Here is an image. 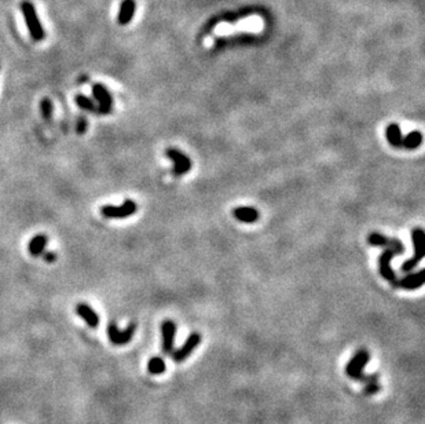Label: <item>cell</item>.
Instances as JSON below:
<instances>
[{"label":"cell","mask_w":425,"mask_h":424,"mask_svg":"<svg viewBox=\"0 0 425 424\" xmlns=\"http://www.w3.org/2000/svg\"><path fill=\"white\" fill-rule=\"evenodd\" d=\"M40 112H42V115H43V117L47 121H50L53 119V102L49 98H44L40 102Z\"/></svg>","instance_id":"44dd1931"},{"label":"cell","mask_w":425,"mask_h":424,"mask_svg":"<svg viewBox=\"0 0 425 424\" xmlns=\"http://www.w3.org/2000/svg\"><path fill=\"white\" fill-rule=\"evenodd\" d=\"M21 11L24 14L25 24L28 26V31L31 33L32 39L35 42H42L46 37V32H44L40 19L37 17L36 8H35L31 0H22L21 1Z\"/></svg>","instance_id":"6da1fadb"},{"label":"cell","mask_w":425,"mask_h":424,"mask_svg":"<svg viewBox=\"0 0 425 424\" xmlns=\"http://www.w3.org/2000/svg\"><path fill=\"white\" fill-rule=\"evenodd\" d=\"M412 242H413L414 255L413 258L407 259L401 266L402 273H410L417 267L419 263L425 256V233L421 228H416L412 230Z\"/></svg>","instance_id":"7a4b0ae2"},{"label":"cell","mask_w":425,"mask_h":424,"mask_svg":"<svg viewBox=\"0 0 425 424\" xmlns=\"http://www.w3.org/2000/svg\"><path fill=\"white\" fill-rule=\"evenodd\" d=\"M161 336H162V351L166 356H171L175 350V336H176V324L172 320H164L161 324Z\"/></svg>","instance_id":"ba28073f"},{"label":"cell","mask_w":425,"mask_h":424,"mask_svg":"<svg viewBox=\"0 0 425 424\" xmlns=\"http://www.w3.org/2000/svg\"><path fill=\"white\" fill-rule=\"evenodd\" d=\"M233 216L242 223H255L259 221L260 214L255 207H237L233 209Z\"/></svg>","instance_id":"4fadbf2b"},{"label":"cell","mask_w":425,"mask_h":424,"mask_svg":"<svg viewBox=\"0 0 425 424\" xmlns=\"http://www.w3.org/2000/svg\"><path fill=\"white\" fill-rule=\"evenodd\" d=\"M165 361L161 357H153L148 363V372L152 375H161L165 372Z\"/></svg>","instance_id":"d6986e66"},{"label":"cell","mask_w":425,"mask_h":424,"mask_svg":"<svg viewBox=\"0 0 425 424\" xmlns=\"http://www.w3.org/2000/svg\"><path fill=\"white\" fill-rule=\"evenodd\" d=\"M200 343H201V335L198 332L190 333L189 338L186 339L185 343L182 344L178 350H173V353L171 354L172 360L175 363H183L191 356V353L197 349Z\"/></svg>","instance_id":"52a82bcc"},{"label":"cell","mask_w":425,"mask_h":424,"mask_svg":"<svg viewBox=\"0 0 425 424\" xmlns=\"http://www.w3.org/2000/svg\"><path fill=\"white\" fill-rule=\"evenodd\" d=\"M395 258V253L391 249H384L380 256H378V273L381 274L384 280H387L388 283H394L396 281V274H395L394 269L391 267V262Z\"/></svg>","instance_id":"8fae6325"},{"label":"cell","mask_w":425,"mask_h":424,"mask_svg":"<svg viewBox=\"0 0 425 424\" xmlns=\"http://www.w3.org/2000/svg\"><path fill=\"white\" fill-rule=\"evenodd\" d=\"M93 95L94 98L98 101L97 105V111L101 115H109L113 106V98H111L110 92L107 91L105 86H102L101 83H97L93 86Z\"/></svg>","instance_id":"9c48e42d"},{"label":"cell","mask_w":425,"mask_h":424,"mask_svg":"<svg viewBox=\"0 0 425 424\" xmlns=\"http://www.w3.org/2000/svg\"><path fill=\"white\" fill-rule=\"evenodd\" d=\"M86 129H87V120L81 117L80 120H79V125H77V132H79V134H83V132H86Z\"/></svg>","instance_id":"603a6c76"},{"label":"cell","mask_w":425,"mask_h":424,"mask_svg":"<svg viewBox=\"0 0 425 424\" xmlns=\"http://www.w3.org/2000/svg\"><path fill=\"white\" fill-rule=\"evenodd\" d=\"M368 244H370L372 246L384 248V249H391L395 253V256L405 252V246L398 239L387 237V236L378 233V232H372V233L368 234Z\"/></svg>","instance_id":"277c9868"},{"label":"cell","mask_w":425,"mask_h":424,"mask_svg":"<svg viewBox=\"0 0 425 424\" xmlns=\"http://www.w3.org/2000/svg\"><path fill=\"white\" fill-rule=\"evenodd\" d=\"M424 270H420L417 273H410L403 278H396V281L391 284L395 288H402L406 291H413V289L421 288L425 283L424 278Z\"/></svg>","instance_id":"7c38bea8"},{"label":"cell","mask_w":425,"mask_h":424,"mask_svg":"<svg viewBox=\"0 0 425 424\" xmlns=\"http://www.w3.org/2000/svg\"><path fill=\"white\" fill-rule=\"evenodd\" d=\"M77 314L80 315L83 320L86 321L88 325L91 326V328H97V326L99 325V317L98 314L94 311L93 308L90 307L88 304H84V303H81V304H79L77 306Z\"/></svg>","instance_id":"2e32d148"},{"label":"cell","mask_w":425,"mask_h":424,"mask_svg":"<svg viewBox=\"0 0 425 424\" xmlns=\"http://www.w3.org/2000/svg\"><path fill=\"white\" fill-rule=\"evenodd\" d=\"M380 390H381V386L378 384V381H372V383H369V384H366V387H365V394H368V395H373V394L378 393Z\"/></svg>","instance_id":"7402d4cb"},{"label":"cell","mask_w":425,"mask_h":424,"mask_svg":"<svg viewBox=\"0 0 425 424\" xmlns=\"http://www.w3.org/2000/svg\"><path fill=\"white\" fill-rule=\"evenodd\" d=\"M385 136H387V141L388 143L392 146V148L399 149L402 148V139H403V135H402V129L399 127L398 123H391L388 124V127L385 129Z\"/></svg>","instance_id":"9a60e30c"},{"label":"cell","mask_w":425,"mask_h":424,"mask_svg":"<svg viewBox=\"0 0 425 424\" xmlns=\"http://www.w3.org/2000/svg\"><path fill=\"white\" fill-rule=\"evenodd\" d=\"M135 324H130L124 331H120L114 324H109V326H107V335H109V339H110L111 343L117 344V346H123V344H127L128 342L132 340L134 333H135Z\"/></svg>","instance_id":"30bf717a"},{"label":"cell","mask_w":425,"mask_h":424,"mask_svg":"<svg viewBox=\"0 0 425 424\" xmlns=\"http://www.w3.org/2000/svg\"><path fill=\"white\" fill-rule=\"evenodd\" d=\"M369 351L365 350V349H359L352 356L348 363L345 365V375L354 379V380H359L362 377V375H364V369L366 366V363H369Z\"/></svg>","instance_id":"3957f363"},{"label":"cell","mask_w":425,"mask_h":424,"mask_svg":"<svg viewBox=\"0 0 425 424\" xmlns=\"http://www.w3.org/2000/svg\"><path fill=\"white\" fill-rule=\"evenodd\" d=\"M76 104L79 105V108H81L83 111H88V112H95L97 111V105L95 102H93L90 98H87L86 95H76Z\"/></svg>","instance_id":"ffe728a7"},{"label":"cell","mask_w":425,"mask_h":424,"mask_svg":"<svg viewBox=\"0 0 425 424\" xmlns=\"http://www.w3.org/2000/svg\"><path fill=\"white\" fill-rule=\"evenodd\" d=\"M165 156L169 160L173 161V175L183 177V175H186V174H189V172L191 171L193 163H191L190 157L186 153H183V152H180L179 149L168 148L165 150Z\"/></svg>","instance_id":"5b68a950"},{"label":"cell","mask_w":425,"mask_h":424,"mask_svg":"<svg viewBox=\"0 0 425 424\" xmlns=\"http://www.w3.org/2000/svg\"><path fill=\"white\" fill-rule=\"evenodd\" d=\"M138 205L134 200L127 198L124 200V203L120 207L116 205H105L101 208V212L105 218H110V219H123V218H128L132 216L136 212Z\"/></svg>","instance_id":"8992f818"},{"label":"cell","mask_w":425,"mask_h":424,"mask_svg":"<svg viewBox=\"0 0 425 424\" xmlns=\"http://www.w3.org/2000/svg\"><path fill=\"white\" fill-rule=\"evenodd\" d=\"M44 260L49 262V263H53L56 260V253L55 252H46L44 253Z\"/></svg>","instance_id":"cb8c5ba5"},{"label":"cell","mask_w":425,"mask_h":424,"mask_svg":"<svg viewBox=\"0 0 425 424\" xmlns=\"http://www.w3.org/2000/svg\"><path fill=\"white\" fill-rule=\"evenodd\" d=\"M46 245H47V236H44V234H37V236H35V237L31 240L28 249H29V252H31L32 256H39V255L44 253V248H46Z\"/></svg>","instance_id":"ac0fdd59"},{"label":"cell","mask_w":425,"mask_h":424,"mask_svg":"<svg viewBox=\"0 0 425 424\" xmlns=\"http://www.w3.org/2000/svg\"><path fill=\"white\" fill-rule=\"evenodd\" d=\"M423 143V132L421 131H410L406 136H403L402 139V148L407 150H414L419 149Z\"/></svg>","instance_id":"e0dca14e"},{"label":"cell","mask_w":425,"mask_h":424,"mask_svg":"<svg viewBox=\"0 0 425 424\" xmlns=\"http://www.w3.org/2000/svg\"><path fill=\"white\" fill-rule=\"evenodd\" d=\"M135 14V0H123L120 11H118L117 22L120 25L130 24Z\"/></svg>","instance_id":"5bb4252c"}]
</instances>
